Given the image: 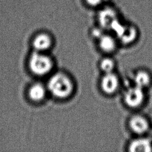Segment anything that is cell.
<instances>
[{
  "label": "cell",
  "mask_w": 152,
  "mask_h": 152,
  "mask_svg": "<svg viewBox=\"0 0 152 152\" xmlns=\"http://www.w3.org/2000/svg\"><path fill=\"white\" fill-rule=\"evenodd\" d=\"M46 87L49 93L53 97L65 99L72 94L75 86L70 76L64 72L58 71L50 76Z\"/></svg>",
  "instance_id": "cell-1"
},
{
  "label": "cell",
  "mask_w": 152,
  "mask_h": 152,
  "mask_svg": "<svg viewBox=\"0 0 152 152\" xmlns=\"http://www.w3.org/2000/svg\"><path fill=\"white\" fill-rule=\"evenodd\" d=\"M53 65L52 58L46 52L35 50L29 59V67L31 71L38 76L49 74L53 69Z\"/></svg>",
  "instance_id": "cell-2"
},
{
  "label": "cell",
  "mask_w": 152,
  "mask_h": 152,
  "mask_svg": "<svg viewBox=\"0 0 152 152\" xmlns=\"http://www.w3.org/2000/svg\"><path fill=\"white\" fill-rule=\"evenodd\" d=\"M144 99V89L134 84L126 88L123 95L124 103L131 109L140 107L143 103Z\"/></svg>",
  "instance_id": "cell-3"
},
{
  "label": "cell",
  "mask_w": 152,
  "mask_h": 152,
  "mask_svg": "<svg viewBox=\"0 0 152 152\" xmlns=\"http://www.w3.org/2000/svg\"><path fill=\"white\" fill-rule=\"evenodd\" d=\"M120 84V79L114 72L103 74L100 82L101 90L107 95L115 94L118 90Z\"/></svg>",
  "instance_id": "cell-4"
},
{
  "label": "cell",
  "mask_w": 152,
  "mask_h": 152,
  "mask_svg": "<svg viewBox=\"0 0 152 152\" xmlns=\"http://www.w3.org/2000/svg\"><path fill=\"white\" fill-rule=\"evenodd\" d=\"M128 126L130 129L138 135H142L147 132L149 129V123L142 115H134L129 119Z\"/></svg>",
  "instance_id": "cell-5"
},
{
  "label": "cell",
  "mask_w": 152,
  "mask_h": 152,
  "mask_svg": "<svg viewBox=\"0 0 152 152\" xmlns=\"http://www.w3.org/2000/svg\"><path fill=\"white\" fill-rule=\"evenodd\" d=\"M52 36L47 33H40L37 34L33 40V46L36 51L46 52L53 45Z\"/></svg>",
  "instance_id": "cell-6"
},
{
  "label": "cell",
  "mask_w": 152,
  "mask_h": 152,
  "mask_svg": "<svg viewBox=\"0 0 152 152\" xmlns=\"http://www.w3.org/2000/svg\"><path fill=\"white\" fill-rule=\"evenodd\" d=\"M113 30L116 32V37L122 43L129 44L134 41L137 36V31L134 27L118 26Z\"/></svg>",
  "instance_id": "cell-7"
},
{
  "label": "cell",
  "mask_w": 152,
  "mask_h": 152,
  "mask_svg": "<svg viewBox=\"0 0 152 152\" xmlns=\"http://www.w3.org/2000/svg\"><path fill=\"white\" fill-rule=\"evenodd\" d=\"M98 46L100 49L106 53L115 51L118 46V39L110 34H102L98 38Z\"/></svg>",
  "instance_id": "cell-8"
},
{
  "label": "cell",
  "mask_w": 152,
  "mask_h": 152,
  "mask_svg": "<svg viewBox=\"0 0 152 152\" xmlns=\"http://www.w3.org/2000/svg\"><path fill=\"white\" fill-rule=\"evenodd\" d=\"M128 150L131 152L152 151V145L150 140L144 137H139L132 140L128 145Z\"/></svg>",
  "instance_id": "cell-9"
},
{
  "label": "cell",
  "mask_w": 152,
  "mask_h": 152,
  "mask_svg": "<svg viewBox=\"0 0 152 152\" xmlns=\"http://www.w3.org/2000/svg\"><path fill=\"white\" fill-rule=\"evenodd\" d=\"M48 92L46 86L41 83H35L30 87L28 96L31 100L39 102L45 98Z\"/></svg>",
  "instance_id": "cell-10"
},
{
  "label": "cell",
  "mask_w": 152,
  "mask_h": 152,
  "mask_svg": "<svg viewBox=\"0 0 152 152\" xmlns=\"http://www.w3.org/2000/svg\"><path fill=\"white\" fill-rule=\"evenodd\" d=\"M134 84L142 88H145L150 83V75L146 71L138 70L133 75Z\"/></svg>",
  "instance_id": "cell-11"
},
{
  "label": "cell",
  "mask_w": 152,
  "mask_h": 152,
  "mask_svg": "<svg viewBox=\"0 0 152 152\" xmlns=\"http://www.w3.org/2000/svg\"><path fill=\"white\" fill-rule=\"evenodd\" d=\"M115 66V61L109 56L103 58L99 62V68L103 74L113 72Z\"/></svg>",
  "instance_id": "cell-12"
},
{
  "label": "cell",
  "mask_w": 152,
  "mask_h": 152,
  "mask_svg": "<svg viewBox=\"0 0 152 152\" xmlns=\"http://www.w3.org/2000/svg\"><path fill=\"white\" fill-rule=\"evenodd\" d=\"M86 1L88 5L93 7H96L102 3L103 0H86Z\"/></svg>",
  "instance_id": "cell-13"
}]
</instances>
